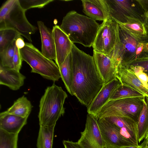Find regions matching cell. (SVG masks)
Here are the masks:
<instances>
[{"mask_svg":"<svg viewBox=\"0 0 148 148\" xmlns=\"http://www.w3.org/2000/svg\"><path fill=\"white\" fill-rule=\"evenodd\" d=\"M71 54V90L82 104L88 107L104 85L94 58L73 43Z\"/></svg>","mask_w":148,"mask_h":148,"instance_id":"6da1fadb","label":"cell"},{"mask_svg":"<svg viewBox=\"0 0 148 148\" xmlns=\"http://www.w3.org/2000/svg\"><path fill=\"white\" fill-rule=\"evenodd\" d=\"M99 26L96 21L71 11L63 17L60 27L73 43L90 47L94 42Z\"/></svg>","mask_w":148,"mask_h":148,"instance_id":"7a4b0ae2","label":"cell"},{"mask_svg":"<svg viewBox=\"0 0 148 148\" xmlns=\"http://www.w3.org/2000/svg\"><path fill=\"white\" fill-rule=\"evenodd\" d=\"M67 96L62 88L54 83L47 87L40 101V126L56 125L59 118L64 114V104Z\"/></svg>","mask_w":148,"mask_h":148,"instance_id":"3957f363","label":"cell"},{"mask_svg":"<svg viewBox=\"0 0 148 148\" xmlns=\"http://www.w3.org/2000/svg\"><path fill=\"white\" fill-rule=\"evenodd\" d=\"M25 11L18 0H7L0 9V30L13 29L32 42L31 35L35 34L37 29L29 22Z\"/></svg>","mask_w":148,"mask_h":148,"instance_id":"277c9868","label":"cell"},{"mask_svg":"<svg viewBox=\"0 0 148 148\" xmlns=\"http://www.w3.org/2000/svg\"><path fill=\"white\" fill-rule=\"evenodd\" d=\"M23 60L32 68L31 72L39 74L43 77L54 81L61 78L59 67L52 60L44 56L30 43H25L20 49Z\"/></svg>","mask_w":148,"mask_h":148,"instance_id":"5b68a950","label":"cell"},{"mask_svg":"<svg viewBox=\"0 0 148 148\" xmlns=\"http://www.w3.org/2000/svg\"><path fill=\"white\" fill-rule=\"evenodd\" d=\"M144 97L109 101L97 112L95 117L98 119L110 116H125L137 123L143 107Z\"/></svg>","mask_w":148,"mask_h":148,"instance_id":"8992f818","label":"cell"},{"mask_svg":"<svg viewBox=\"0 0 148 148\" xmlns=\"http://www.w3.org/2000/svg\"><path fill=\"white\" fill-rule=\"evenodd\" d=\"M120 41L118 24L109 18L99 25L93 50L110 57Z\"/></svg>","mask_w":148,"mask_h":148,"instance_id":"52a82bcc","label":"cell"},{"mask_svg":"<svg viewBox=\"0 0 148 148\" xmlns=\"http://www.w3.org/2000/svg\"><path fill=\"white\" fill-rule=\"evenodd\" d=\"M109 18L116 23H123L126 16L142 19L141 13L132 1L105 0Z\"/></svg>","mask_w":148,"mask_h":148,"instance_id":"ba28073f","label":"cell"},{"mask_svg":"<svg viewBox=\"0 0 148 148\" xmlns=\"http://www.w3.org/2000/svg\"><path fill=\"white\" fill-rule=\"evenodd\" d=\"M98 120L93 115L87 114L85 129L77 142L81 148H105Z\"/></svg>","mask_w":148,"mask_h":148,"instance_id":"9c48e42d","label":"cell"},{"mask_svg":"<svg viewBox=\"0 0 148 148\" xmlns=\"http://www.w3.org/2000/svg\"><path fill=\"white\" fill-rule=\"evenodd\" d=\"M103 118L112 124L127 141L135 146H139L137 122L132 119L125 116H113Z\"/></svg>","mask_w":148,"mask_h":148,"instance_id":"30bf717a","label":"cell"},{"mask_svg":"<svg viewBox=\"0 0 148 148\" xmlns=\"http://www.w3.org/2000/svg\"><path fill=\"white\" fill-rule=\"evenodd\" d=\"M98 123L105 148H121L126 146H136L123 138L113 125L104 118H99Z\"/></svg>","mask_w":148,"mask_h":148,"instance_id":"8fae6325","label":"cell"},{"mask_svg":"<svg viewBox=\"0 0 148 148\" xmlns=\"http://www.w3.org/2000/svg\"><path fill=\"white\" fill-rule=\"evenodd\" d=\"M52 32L56 49V58L55 60L58 67L71 53L73 43L60 26L56 25L53 26Z\"/></svg>","mask_w":148,"mask_h":148,"instance_id":"7c38bea8","label":"cell"},{"mask_svg":"<svg viewBox=\"0 0 148 148\" xmlns=\"http://www.w3.org/2000/svg\"><path fill=\"white\" fill-rule=\"evenodd\" d=\"M93 56L99 73L103 81L104 85L116 78L117 67L111 58L94 50Z\"/></svg>","mask_w":148,"mask_h":148,"instance_id":"4fadbf2b","label":"cell"},{"mask_svg":"<svg viewBox=\"0 0 148 148\" xmlns=\"http://www.w3.org/2000/svg\"><path fill=\"white\" fill-rule=\"evenodd\" d=\"M117 23L121 29L138 42H148V32L142 19L126 16L123 23Z\"/></svg>","mask_w":148,"mask_h":148,"instance_id":"5bb4252c","label":"cell"},{"mask_svg":"<svg viewBox=\"0 0 148 148\" xmlns=\"http://www.w3.org/2000/svg\"><path fill=\"white\" fill-rule=\"evenodd\" d=\"M121 84L116 78L104 85L91 103L87 108L88 114L95 117L97 112L109 101L114 90Z\"/></svg>","mask_w":148,"mask_h":148,"instance_id":"9a60e30c","label":"cell"},{"mask_svg":"<svg viewBox=\"0 0 148 148\" xmlns=\"http://www.w3.org/2000/svg\"><path fill=\"white\" fill-rule=\"evenodd\" d=\"M83 12L89 17L103 21L109 18L105 0H82Z\"/></svg>","mask_w":148,"mask_h":148,"instance_id":"2e32d148","label":"cell"},{"mask_svg":"<svg viewBox=\"0 0 148 148\" xmlns=\"http://www.w3.org/2000/svg\"><path fill=\"white\" fill-rule=\"evenodd\" d=\"M116 77L122 84L129 86L148 97V90L128 67L118 66L116 68Z\"/></svg>","mask_w":148,"mask_h":148,"instance_id":"e0dca14e","label":"cell"},{"mask_svg":"<svg viewBox=\"0 0 148 148\" xmlns=\"http://www.w3.org/2000/svg\"><path fill=\"white\" fill-rule=\"evenodd\" d=\"M41 41V53L48 59L55 60L56 52L54 41L52 31L41 21L37 22Z\"/></svg>","mask_w":148,"mask_h":148,"instance_id":"ac0fdd59","label":"cell"},{"mask_svg":"<svg viewBox=\"0 0 148 148\" xmlns=\"http://www.w3.org/2000/svg\"><path fill=\"white\" fill-rule=\"evenodd\" d=\"M25 77L14 69L0 65V84L6 86L11 89H19L24 84Z\"/></svg>","mask_w":148,"mask_h":148,"instance_id":"d6986e66","label":"cell"},{"mask_svg":"<svg viewBox=\"0 0 148 148\" xmlns=\"http://www.w3.org/2000/svg\"><path fill=\"white\" fill-rule=\"evenodd\" d=\"M28 117L23 118L2 112L0 114V129L10 134H18L27 123Z\"/></svg>","mask_w":148,"mask_h":148,"instance_id":"ffe728a7","label":"cell"},{"mask_svg":"<svg viewBox=\"0 0 148 148\" xmlns=\"http://www.w3.org/2000/svg\"><path fill=\"white\" fill-rule=\"evenodd\" d=\"M32 107L30 101L23 95L15 101L11 107L3 112L5 113L25 118L29 116Z\"/></svg>","mask_w":148,"mask_h":148,"instance_id":"44dd1931","label":"cell"},{"mask_svg":"<svg viewBox=\"0 0 148 148\" xmlns=\"http://www.w3.org/2000/svg\"><path fill=\"white\" fill-rule=\"evenodd\" d=\"M143 106L139 115L137 122L138 143L145 139L148 132V97L143 99Z\"/></svg>","mask_w":148,"mask_h":148,"instance_id":"7402d4cb","label":"cell"},{"mask_svg":"<svg viewBox=\"0 0 148 148\" xmlns=\"http://www.w3.org/2000/svg\"><path fill=\"white\" fill-rule=\"evenodd\" d=\"M55 126H40L37 141V148H52Z\"/></svg>","mask_w":148,"mask_h":148,"instance_id":"603a6c76","label":"cell"},{"mask_svg":"<svg viewBox=\"0 0 148 148\" xmlns=\"http://www.w3.org/2000/svg\"><path fill=\"white\" fill-rule=\"evenodd\" d=\"M61 78L68 92L73 95L72 90V70L71 53L64 62L58 66Z\"/></svg>","mask_w":148,"mask_h":148,"instance_id":"cb8c5ba5","label":"cell"},{"mask_svg":"<svg viewBox=\"0 0 148 148\" xmlns=\"http://www.w3.org/2000/svg\"><path fill=\"white\" fill-rule=\"evenodd\" d=\"M144 96H145L136 90L121 84L114 90L109 101L122 98Z\"/></svg>","mask_w":148,"mask_h":148,"instance_id":"d4e9b609","label":"cell"},{"mask_svg":"<svg viewBox=\"0 0 148 148\" xmlns=\"http://www.w3.org/2000/svg\"><path fill=\"white\" fill-rule=\"evenodd\" d=\"M20 35L12 29L0 30V53L7 49Z\"/></svg>","mask_w":148,"mask_h":148,"instance_id":"484cf974","label":"cell"},{"mask_svg":"<svg viewBox=\"0 0 148 148\" xmlns=\"http://www.w3.org/2000/svg\"><path fill=\"white\" fill-rule=\"evenodd\" d=\"M16 40H14L7 49L0 53V65L7 68L13 69V59Z\"/></svg>","mask_w":148,"mask_h":148,"instance_id":"4316f807","label":"cell"},{"mask_svg":"<svg viewBox=\"0 0 148 148\" xmlns=\"http://www.w3.org/2000/svg\"><path fill=\"white\" fill-rule=\"evenodd\" d=\"M18 134H10L0 129V148H17Z\"/></svg>","mask_w":148,"mask_h":148,"instance_id":"83f0119b","label":"cell"},{"mask_svg":"<svg viewBox=\"0 0 148 148\" xmlns=\"http://www.w3.org/2000/svg\"><path fill=\"white\" fill-rule=\"evenodd\" d=\"M20 4L25 11L33 8H42L54 0H18Z\"/></svg>","mask_w":148,"mask_h":148,"instance_id":"f1b7e54d","label":"cell"},{"mask_svg":"<svg viewBox=\"0 0 148 148\" xmlns=\"http://www.w3.org/2000/svg\"><path fill=\"white\" fill-rule=\"evenodd\" d=\"M128 67L136 76L144 86L148 90V76L144 72L143 68L132 65Z\"/></svg>","mask_w":148,"mask_h":148,"instance_id":"f546056e","label":"cell"},{"mask_svg":"<svg viewBox=\"0 0 148 148\" xmlns=\"http://www.w3.org/2000/svg\"><path fill=\"white\" fill-rule=\"evenodd\" d=\"M23 60L20 49L15 45L13 59V69L19 71L21 67Z\"/></svg>","mask_w":148,"mask_h":148,"instance_id":"4dcf8cb0","label":"cell"},{"mask_svg":"<svg viewBox=\"0 0 148 148\" xmlns=\"http://www.w3.org/2000/svg\"><path fill=\"white\" fill-rule=\"evenodd\" d=\"M131 65L142 67L144 69V72L148 76V58L137 60Z\"/></svg>","mask_w":148,"mask_h":148,"instance_id":"1f68e13d","label":"cell"},{"mask_svg":"<svg viewBox=\"0 0 148 148\" xmlns=\"http://www.w3.org/2000/svg\"><path fill=\"white\" fill-rule=\"evenodd\" d=\"M62 143L64 148H81L77 142L64 140L62 141Z\"/></svg>","mask_w":148,"mask_h":148,"instance_id":"d6a6232c","label":"cell"},{"mask_svg":"<svg viewBox=\"0 0 148 148\" xmlns=\"http://www.w3.org/2000/svg\"><path fill=\"white\" fill-rule=\"evenodd\" d=\"M143 11L142 15V20L148 32V10L142 8Z\"/></svg>","mask_w":148,"mask_h":148,"instance_id":"836d02e7","label":"cell"},{"mask_svg":"<svg viewBox=\"0 0 148 148\" xmlns=\"http://www.w3.org/2000/svg\"><path fill=\"white\" fill-rule=\"evenodd\" d=\"M16 46L17 47L20 49L23 48L25 45V43L21 35H20L16 38Z\"/></svg>","mask_w":148,"mask_h":148,"instance_id":"e575fe53","label":"cell"},{"mask_svg":"<svg viewBox=\"0 0 148 148\" xmlns=\"http://www.w3.org/2000/svg\"><path fill=\"white\" fill-rule=\"evenodd\" d=\"M141 8L148 10V0H136Z\"/></svg>","mask_w":148,"mask_h":148,"instance_id":"d590c367","label":"cell"},{"mask_svg":"<svg viewBox=\"0 0 148 148\" xmlns=\"http://www.w3.org/2000/svg\"><path fill=\"white\" fill-rule=\"evenodd\" d=\"M140 146L143 148L148 147V138L145 139L144 141Z\"/></svg>","mask_w":148,"mask_h":148,"instance_id":"8d00e7d4","label":"cell"},{"mask_svg":"<svg viewBox=\"0 0 148 148\" xmlns=\"http://www.w3.org/2000/svg\"><path fill=\"white\" fill-rule=\"evenodd\" d=\"M121 148H143L140 145L138 146H126L121 147Z\"/></svg>","mask_w":148,"mask_h":148,"instance_id":"74e56055","label":"cell"},{"mask_svg":"<svg viewBox=\"0 0 148 148\" xmlns=\"http://www.w3.org/2000/svg\"><path fill=\"white\" fill-rule=\"evenodd\" d=\"M145 47L147 51L148 52V42L145 43Z\"/></svg>","mask_w":148,"mask_h":148,"instance_id":"f35d334b","label":"cell"},{"mask_svg":"<svg viewBox=\"0 0 148 148\" xmlns=\"http://www.w3.org/2000/svg\"><path fill=\"white\" fill-rule=\"evenodd\" d=\"M147 138H148V132H147V133L146 134V136L145 139H147Z\"/></svg>","mask_w":148,"mask_h":148,"instance_id":"ab89813d","label":"cell"},{"mask_svg":"<svg viewBox=\"0 0 148 148\" xmlns=\"http://www.w3.org/2000/svg\"><path fill=\"white\" fill-rule=\"evenodd\" d=\"M145 148H148V147H146Z\"/></svg>","mask_w":148,"mask_h":148,"instance_id":"60d3db41","label":"cell"}]
</instances>
